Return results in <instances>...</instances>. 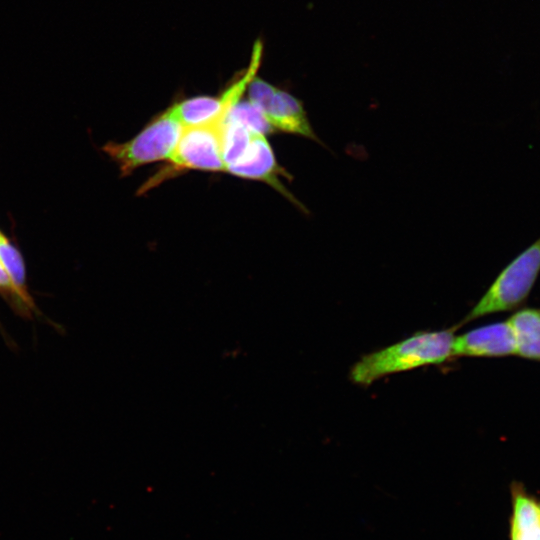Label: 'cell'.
<instances>
[{
  "label": "cell",
  "mask_w": 540,
  "mask_h": 540,
  "mask_svg": "<svg viewBox=\"0 0 540 540\" xmlns=\"http://www.w3.org/2000/svg\"><path fill=\"white\" fill-rule=\"evenodd\" d=\"M454 329L420 332L366 354L353 365L350 378L356 384L369 385L389 374L442 363L453 356Z\"/></svg>",
  "instance_id": "cell-1"
},
{
  "label": "cell",
  "mask_w": 540,
  "mask_h": 540,
  "mask_svg": "<svg viewBox=\"0 0 540 540\" xmlns=\"http://www.w3.org/2000/svg\"><path fill=\"white\" fill-rule=\"evenodd\" d=\"M539 274L540 237L498 274L462 323L517 308L529 296Z\"/></svg>",
  "instance_id": "cell-2"
},
{
  "label": "cell",
  "mask_w": 540,
  "mask_h": 540,
  "mask_svg": "<svg viewBox=\"0 0 540 540\" xmlns=\"http://www.w3.org/2000/svg\"><path fill=\"white\" fill-rule=\"evenodd\" d=\"M183 126L167 111L159 114L140 133L124 143H108L103 150L115 161L121 176L160 160H169Z\"/></svg>",
  "instance_id": "cell-3"
},
{
  "label": "cell",
  "mask_w": 540,
  "mask_h": 540,
  "mask_svg": "<svg viewBox=\"0 0 540 540\" xmlns=\"http://www.w3.org/2000/svg\"><path fill=\"white\" fill-rule=\"evenodd\" d=\"M224 122L214 119L204 124L183 127L179 141L170 157L168 170L159 173L145 184V190L178 171L196 169L212 172L225 171L221 137Z\"/></svg>",
  "instance_id": "cell-4"
},
{
  "label": "cell",
  "mask_w": 540,
  "mask_h": 540,
  "mask_svg": "<svg viewBox=\"0 0 540 540\" xmlns=\"http://www.w3.org/2000/svg\"><path fill=\"white\" fill-rule=\"evenodd\" d=\"M246 93L248 101L263 114L274 130L322 143L308 120L302 102L290 93L257 76L250 82Z\"/></svg>",
  "instance_id": "cell-5"
},
{
  "label": "cell",
  "mask_w": 540,
  "mask_h": 540,
  "mask_svg": "<svg viewBox=\"0 0 540 540\" xmlns=\"http://www.w3.org/2000/svg\"><path fill=\"white\" fill-rule=\"evenodd\" d=\"M225 171L237 177L262 181L300 210L307 212L305 206L282 184L280 177L291 180L292 176L277 163L265 135L256 133L244 154L234 163L227 165Z\"/></svg>",
  "instance_id": "cell-6"
},
{
  "label": "cell",
  "mask_w": 540,
  "mask_h": 540,
  "mask_svg": "<svg viewBox=\"0 0 540 540\" xmlns=\"http://www.w3.org/2000/svg\"><path fill=\"white\" fill-rule=\"evenodd\" d=\"M513 354H516V343L508 320L455 336L453 344V356L503 357Z\"/></svg>",
  "instance_id": "cell-7"
},
{
  "label": "cell",
  "mask_w": 540,
  "mask_h": 540,
  "mask_svg": "<svg viewBox=\"0 0 540 540\" xmlns=\"http://www.w3.org/2000/svg\"><path fill=\"white\" fill-rule=\"evenodd\" d=\"M510 499L508 540H540V499L518 481L511 483Z\"/></svg>",
  "instance_id": "cell-8"
},
{
  "label": "cell",
  "mask_w": 540,
  "mask_h": 540,
  "mask_svg": "<svg viewBox=\"0 0 540 540\" xmlns=\"http://www.w3.org/2000/svg\"><path fill=\"white\" fill-rule=\"evenodd\" d=\"M513 330L516 355L540 361V308H524L507 319Z\"/></svg>",
  "instance_id": "cell-9"
},
{
  "label": "cell",
  "mask_w": 540,
  "mask_h": 540,
  "mask_svg": "<svg viewBox=\"0 0 540 540\" xmlns=\"http://www.w3.org/2000/svg\"><path fill=\"white\" fill-rule=\"evenodd\" d=\"M0 263L23 301L34 311L36 306L27 291L25 266L19 251L0 232ZM37 312V311H36Z\"/></svg>",
  "instance_id": "cell-10"
},
{
  "label": "cell",
  "mask_w": 540,
  "mask_h": 540,
  "mask_svg": "<svg viewBox=\"0 0 540 540\" xmlns=\"http://www.w3.org/2000/svg\"><path fill=\"white\" fill-rule=\"evenodd\" d=\"M255 134L256 132L242 123L226 118L221 137V152L225 167L237 161L244 154Z\"/></svg>",
  "instance_id": "cell-11"
},
{
  "label": "cell",
  "mask_w": 540,
  "mask_h": 540,
  "mask_svg": "<svg viewBox=\"0 0 540 540\" xmlns=\"http://www.w3.org/2000/svg\"><path fill=\"white\" fill-rule=\"evenodd\" d=\"M227 118L234 119L250 130L266 136L275 132L263 114L249 101H239L229 112Z\"/></svg>",
  "instance_id": "cell-12"
},
{
  "label": "cell",
  "mask_w": 540,
  "mask_h": 540,
  "mask_svg": "<svg viewBox=\"0 0 540 540\" xmlns=\"http://www.w3.org/2000/svg\"><path fill=\"white\" fill-rule=\"evenodd\" d=\"M0 293L7 299L12 308L25 318H31L36 311L30 308L20 297L16 291L14 285L11 282L10 277L4 270L3 266L0 263Z\"/></svg>",
  "instance_id": "cell-13"
}]
</instances>
